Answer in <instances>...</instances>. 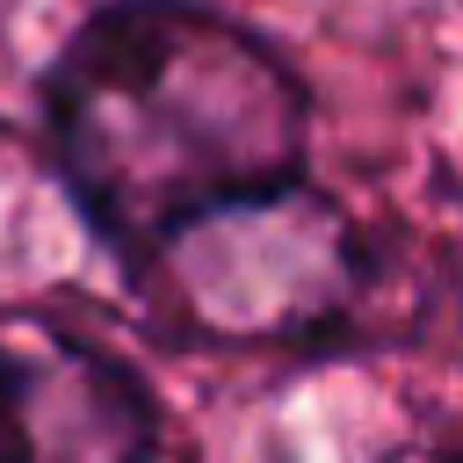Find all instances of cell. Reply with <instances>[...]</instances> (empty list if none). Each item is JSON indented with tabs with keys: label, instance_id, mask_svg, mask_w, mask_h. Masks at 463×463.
Returning a JSON list of instances; mask_svg holds the SVG:
<instances>
[{
	"label": "cell",
	"instance_id": "6da1fadb",
	"mask_svg": "<svg viewBox=\"0 0 463 463\" xmlns=\"http://www.w3.org/2000/svg\"><path fill=\"white\" fill-rule=\"evenodd\" d=\"M43 145L101 253L137 275L174 232L304 181L311 87L210 0L94 7L36 87Z\"/></svg>",
	"mask_w": 463,
	"mask_h": 463
},
{
	"label": "cell",
	"instance_id": "7a4b0ae2",
	"mask_svg": "<svg viewBox=\"0 0 463 463\" xmlns=\"http://www.w3.org/2000/svg\"><path fill=\"white\" fill-rule=\"evenodd\" d=\"M130 282L195 347H340L383 297V253L326 188L297 181L174 232Z\"/></svg>",
	"mask_w": 463,
	"mask_h": 463
},
{
	"label": "cell",
	"instance_id": "3957f363",
	"mask_svg": "<svg viewBox=\"0 0 463 463\" xmlns=\"http://www.w3.org/2000/svg\"><path fill=\"white\" fill-rule=\"evenodd\" d=\"M166 420L137 362L58 311L0 304V463H159Z\"/></svg>",
	"mask_w": 463,
	"mask_h": 463
},
{
	"label": "cell",
	"instance_id": "277c9868",
	"mask_svg": "<svg viewBox=\"0 0 463 463\" xmlns=\"http://www.w3.org/2000/svg\"><path fill=\"white\" fill-rule=\"evenodd\" d=\"M376 463H463V441H412V449H391Z\"/></svg>",
	"mask_w": 463,
	"mask_h": 463
}]
</instances>
